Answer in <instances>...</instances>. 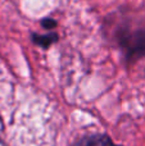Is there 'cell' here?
<instances>
[{"label": "cell", "instance_id": "cell-2", "mask_svg": "<svg viewBox=\"0 0 145 146\" xmlns=\"http://www.w3.org/2000/svg\"><path fill=\"white\" fill-rule=\"evenodd\" d=\"M73 146H117L107 135H89L80 139Z\"/></svg>", "mask_w": 145, "mask_h": 146}, {"label": "cell", "instance_id": "cell-3", "mask_svg": "<svg viewBox=\"0 0 145 146\" xmlns=\"http://www.w3.org/2000/svg\"><path fill=\"white\" fill-rule=\"evenodd\" d=\"M33 40H35L36 44H39V45L46 48V46H49L54 41V37H53V35H48V36H37V35H35L33 36Z\"/></svg>", "mask_w": 145, "mask_h": 146}, {"label": "cell", "instance_id": "cell-5", "mask_svg": "<svg viewBox=\"0 0 145 146\" xmlns=\"http://www.w3.org/2000/svg\"><path fill=\"white\" fill-rule=\"evenodd\" d=\"M3 129H4V126H3V122H1V118H0V136L3 133Z\"/></svg>", "mask_w": 145, "mask_h": 146}, {"label": "cell", "instance_id": "cell-6", "mask_svg": "<svg viewBox=\"0 0 145 146\" xmlns=\"http://www.w3.org/2000/svg\"><path fill=\"white\" fill-rule=\"evenodd\" d=\"M0 146H5V145H4V142L1 141V139H0Z\"/></svg>", "mask_w": 145, "mask_h": 146}, {"label": "cell", "instance_id": "cell-4", "mask_svg": "<svg viewBox=\"0 0 145 146\" xmlns=\"http://www.w3.org/2000/svg\"><path fill=\"white\" fill-rule=\"evenodd\" d=\"M43 26L49 30V28H53L54 26H55V22L51 19H45V21H43Z\"/></svg>", "mask_w": 145, "mask_h": 146}, {"label": "cell", "instance_id": "cell-1", "mask_svg": "<svg viewBox=\"0 0 145 146\" xmlns=\"http://www.w3.org/2000/svg\"><path fill=\"white\" fill-rule=\"evenodd\" d=\"M121 44L127 49L131 55L145 54V22L138 23L132 27L123 30L121 33Z\"/></svg>", "mask_w": 145, "mask_h": 146}]
</instances>
